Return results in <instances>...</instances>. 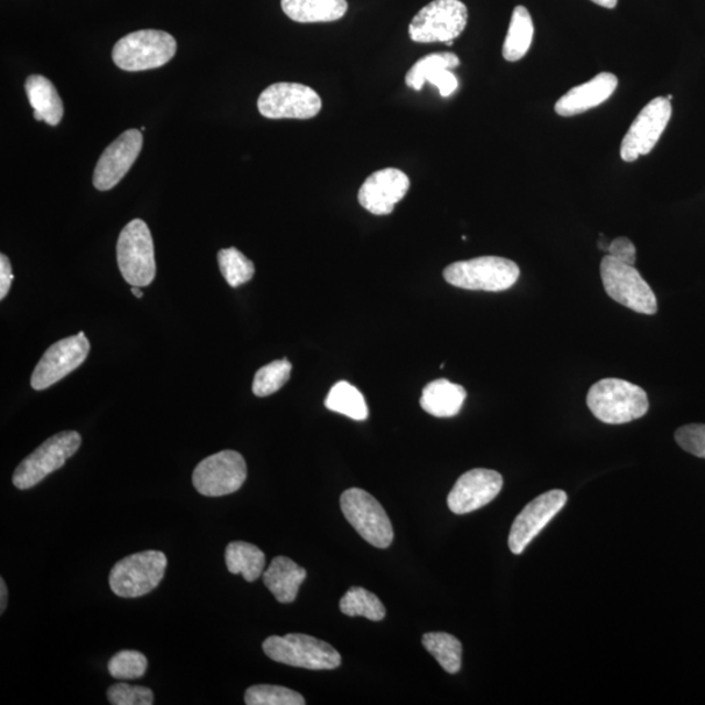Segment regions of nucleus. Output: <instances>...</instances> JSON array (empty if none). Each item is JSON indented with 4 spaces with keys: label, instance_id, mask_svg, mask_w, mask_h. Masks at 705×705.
<instances>
[{
    "label": "nucleus",
    "instance_id": "obj_30",
    "mask_svg": "<svg viewBox=\"0 0 705 705\" xmlns=\"http://www.w3.org/2000/svg\"><path fill=\"white\" fill-rule=\"evenodd\" d=\"M217 261L221 275L232 288H239L241 285L250 281L255 275L254 263L235 247L218 252Z\"/></svg>",
    "mask_w": 705,
    "mask_h": 705
},
{
    "label": "nucleus",
    "instance_id": "obj_4",
    "mask_svg": "<svg viewBox=\"0 0 705 705\" xmlns=\"http://www.w3.org/2000/svg\"><path fill=\"white\" fill-rule=\"evenodd\" d=\"M177 53V41L163 31L145 30L125 35L113 49V61L124 71H147L162 67Z\"/></svg>",
    "mask_w": 705,
    "mask_h": 705
},
{
    "label": "nucleus",
    "instance_id": "obj_3",
    "mask_svg": "<svg viewBox=\"0 0 705 705\" xmlns=\"http://www.w3.org/2000/svg\"><path fill=\"white\" fill-rule=\"evenodd\" d=\"M263 651L280 664L309 671H333L341 665L340 653L332 645L305 633L269 637L263 643Z\"/></svg>",
    "mask_w": 705,
    "mask_h": 705
},
{
    "label": "nucleus",
    "instance_id": "obj_11",
    "mask_svg": "<svg viewBox=\"0 0 705 705\" xmlns=\"http://www.w3.org/2000/svg\"><path fill=\"white\" fill-rule=\"evenodd\" d=\"M247 479V466L237 451L226 450L199 462L192 474L197 493L204 496H224L235 493Z\"/></svg>",
    "mask_w": 705,
    "mask_h": 705
},
{
    "label": "nucleus",
    "instance_id": "obj_20",
    "mask_svg": "<svg viewBox=\"0 0 705 705\" xmlns=\"http://www.w3.org/2000/svg\"><path fill=\"white\" fill-rule=\"evenodd\" d=\"M618 77L615 74L601 73L588 83L578 85L562 96L555 104V113L560 117H575L597 108L615 95Z\"/></svg>",
    "mask_w": 705,
    "mask_h": 705
},
{
    "label": "nucleus",
    "instance_id": "obj_15",
    "mask_svg": "<svg viewBox=\"0 0 705 705\" xmlns=\"http://www.w3.org/2000/svg\"><path fill=\"white\" fill-rule=\"evenodd\" d=\"M566 503L564 490H551L526 504L511 526L509 547L512 554H522Z\"/></svg>",
    "mask_w": 705,
    "mask_h": 705
},
{
    "label": "nucleus",
    "instance_id": "obj_19",
    "mask_svg": "<svg viewBox=\"0 0 705 705\" xmlns=\"http://www.w3.org/2000/svg\"><path fill=\"white\" fill-rule=\"evenodd\" d=\"M460 66L459 56L453 53H434L415 63L405 76V84L415 90H421L424 84L436 85L441 97H450L459 87L453 68Z\"/></svg>",
    "mask_w": 705,
    "mask_h": 705
},
{
    "label": "nucleus",
    "instance_id": "obj_32",
    "mask_svg": "<svg viewBox=\"0 0 705 705\" xmlns=\"http://www.w3.org/2000/svg\"><path fill=\"white\" fill-rule=\"evenodd\" d=\"M247 705H305L301 694L282 686L256 685L246 691Z\"/></svg>",
    "mask_w": 705,
    "mask_h": 705
},
{
    "label": "nucleus",
    "instance_id": "obj_12",
    "mask_svg": "<svg viewBox=\"0 0 705 705\" xmlns=\"http://www.w3.org/2000/svg\"><path fill=\"white\" fill-rule=\"evenodd\" d=\"M322 98L298 83H276L261 92L258 109L268 119H311L322 110Z\"/></svg>",
    "mask_w": 705,
    "mask_h": 705
},
{
    "label": "nucleus",
    "instance_id": "obj_21",
    "mask_svg": "<svg viewBox=\"0 0 705 705\" xmlns=\"http://www.w3.org/2000/svg\"><path fill=\"white\" fill-rule=\"evenodd\" d=\"M308 576L306 569L288 557H276L263 573V581L280 603L295 602L298 590Z\"/></svg>",
    "mask_w": 705,
    "mask_h": 705
},
{
    "label": "nucleus",
    "instance_id": "obj_39",
    "mask_svg": "<svg viewBox=\"0 0 705 705\" xmlns=\"http://www.w3.org/2000/svg\"><path fill=\"white\" fill-rule=\"evenodd\" d=\"M594 3L605 7V9H616L618 0H592Z\"/></svg>",
    "mask_w": 705,
    "mask_h": 705
},
{
    "label": "nucleus",
    "instance_id": "obj_40",
    "mask_svg": "<svg viewBox=\"0 0 705 705\" xmlns=\"http://www.w3.org/2000/svg\"><path fill=\"white\" fill-rule=\"evenodd\" d=\"M131 291H132V295L137 298H142V296H145L142 295V291L139 287H132Z\"/></svg>",
    "mask_w": 705,
    "mask_h": 705
},
{
    "label": "nucleus",
    "instance_id": "obj_33",
    "mask_svg": "<svg viewBox=\"0 0 705 705\" xmlns=\"http://www.w3.org/2000/svg\"><path fill=\"white\" fill-rule=\"evenodd\" d=\"M109 673L116 680H138L146 674L148 660L138 651H120L109 661Z\"/></svg>",
    "mask_w": 705,
    "mask_h": 705
},
{
    "label": "nucleus",
    "instance_id": "obj_13",
    "mask_svg": "<svg viewBox=\"0 0 705 705\" xmlns=\"http://www.w3.org/2000/svg\"><path fill=\"white\" fill-rule=\"evenodd\" d=\"M672 104L666 97L653 98L633 120L621 146V157L626 162H633L640 156H647L656 147L672 118Z\"/></svg>",
    "mask_w": 705,
    "mask_h": 705
},
{
    "label": "nucleus",
    "instance_id": "obj_8",
    "mask_svg": "<svg viewBox=\"0 0 705 705\" xmlns=\"http://www.w3.org/2000/svg\"><path fill=\"white\" fill-rule=\"evenodd\" d=\"M82 446L81 434L62 431L42 444L38 450L20 462L12 482L19 490L32 489L49 474L61 469Z\"/></svg>",
    "mask_w": 705,
    "mask_h": 705
},
{
    "label": "nucleus",
    "instance_id": "obj_29",
    "mask_svg": "<svg viewBox=\"0 0 705 705\" xmlns=\"http://www.w3.org/2000/svg\"><path fill=\"white\" fill-rule=\"evenodd\" d=\"M340 610L348 617H365L380 622L386 617V608L374 594L361 587H352L340 601Z\"/></svg>",
    "mask_w": 705,
    "mask_h": 705
},
{
    "label": "nucleus",
    "instance_id": "obj_17",
    "mask_svg": "<svg viewBox=\"0 0 705 705\" xmlns=\"http://www.w3.org/2000/svg\"><path fill=\"white\" fill-rule=\"evenodd\" d=\"M142 148L139 130H127L105 149L97 162L94 184L99 191L116 188L137 161Z\"/></svg>",
    "mask_w": 705,
    "mask_h": 705
},
{
    "label": "nucleus",
    "instance_id": "obj_26",
    "mask_svg": "<svg viewBox=\"0 0 705 705\" xmlns=\"http://www.w3.org/2000/svg\"><path fill=\"white\" fill-rule=\"evenodd\" d=\"M533 34L534 25L530 11L524 6L515 7L503 44V58L509 62L523 60L530 52Z\"/></svg>",
    "mask_w": 705,
    "mask_h": 705
},
{
    "label": "nucleus",
    "instance_id": "obj_10",
    "mask_svg": "<svg viewBox=\"0 0 705 705\" xmlns=\"http://www.w3.org/2000/svg\"><path fill=\"white\" fill-rule=\"evenodd\" d=\"M468 9L460 0H434L412 20L410 39L418 44L450 42L464 32Z\"/></svg>",
    "mask_w": 705,
    "mask_h": 705
},
{
    "label": "nucleus",
    "instance_id": "obj_41",
    "mask_svg": "<svg viewBox=\"0 0 705 705\" xmlns=\"http://www.w3.org/2000/svg\"><path fill=\"white\" fill-rule=\"evenodd\" d=\"M666 98L669 99V102H672L673 95H669Z\"/></svg>",
    "mask_w": 705,
    "mask_h": 705
},
{
    "label": "nucleus",
    "instance_id": "obj_31",
    "mask_svg": "<svg viewBox=\"0 0 705 705\" xmlns=\"http://www.w3.org/2000/svg\"><path fill=\"white\" fill-rule=\"evenodd\" d=\"M291 363L287 360L274 361L256 372L253 392L258 397L274 395L290 380Z\"/></svg>",
    "mask_w": 705,
    "mask_h": 705
},
{
    "label": "nucleus",
    "instance_id": "obj_27",
    "mask_svg": "<svg viewBox=\"0 0 705 705\" xmlns=\"http://www.w3.org/2000/svg\"><path fill=\"white\" fill-rule=\"evenodd\" d=\"M324 404L327 409L340 413L355 421H365L368 417L365 397L353 384L345 381L334 384Z\"/></svg>",
    "mask_w": 705,
    "mask_h": 705
},
{
    "label": "nucleus",
    "instance_id": "obj_25",
    "mask_svg": "<svg viewBox=\"0 0 705 705\" xmlns=\"http://www.w3.org/2000/svg\"><path fill=\"white\" fill-rule=\"evenodd\" d=\"M225 562L231 574L242 575L246 581L253 583L265 573L266 554L258 546L233 541L226 547Z\"/></svg>",
    "mask_w": 705,
    "mask_h": 705
},
{
    "label": "nucleus",
    "instance_id": "obj_36",
    "mask_svg": "<svg viewBox=\"0 0 705 705\" xmlns=\"http://www.w3.org/2000/svg\"><path fill=\"white\" fill-rule=\"evenodd\" d=\"M608 255L619 261L626 263V265L635 266L637 247L629 238L619 237L611 241L608 248Z\"/></svg>",
    "mask_w": 705,
    "mask_h": 705
},
{
    "label": "nucleus",
    "instance_id": "obj_16",
    "mask_svg": "<svg viewBox=\"0 0 705 705\" xmlns=\"http://www.w3.org/2000/svg\"><path fill=\"white\" fill-rule=\"evenodd\" d=\"M503 477L496 470L477 468L469 470L456 481L447 503L456 515H466L485 508L500 495Z\"/></svg>",
    "mask_w": 705,
    "mask_h": 705
},
{
    "label": "nucleus",
    "instance_id": "obj_37",
    "mask_svg": "<svg viewBox=\"0 0 705 705\" xmlns=\"http://www.w3.org/2000/svg\"><path fill=\"white\" fill-rule=\"evenodd\" d=\"M13 281L12 267L4 254L0 255V299H4Z\"/></svg>",
    "mask_w": 705,
    "mask_h": 705
},
{
    "label": "nucleus",
    "instance_id": "obj_35",
    "mask_svg": "<svg viewBox=\"0 0 705 705\" xmlns=\"http://www.w3.org/2000/svg\"><path fill=\"white\" fill-rule=\"evenodd\" d=\"M675 441L686 452L705 459V425L691 424L675 431Z\"/></svg>",
    "mask_w": 705,
    "mask_h": 705
},
{
    "label": "nucleus",
    "instance_id": "obj_38",
    "mask_svg": "<svg viewBox=\"0 0 705 705\" xmlns=\"http://www.w3.org/2000/svg\"><path fill=\"white\" fill-rule=\"evenodd\" d=\"M7 595H9V592H7L6 581L2 578L0 579V612H2V615L7 608Z\"/></svg>",
    "mask_w": 705,
    "mask_h": 705
},
{
    "label": "nucleus",
    "instance_id": "obj_28",
    "mask_svg": "<svg viewBox=\"0 0 705 705\" xmlns=\"http://www.w3.org/2000/svg\"><path fill=\"white\" fill-rule=\"evenodd\" d=\"M423 644L447 673L460 672L462 645L458 638L446 632H427L423 637Z\"/></svg>",
    "mask_w": 705,
    "mask_h": 705
},
{
    "label": "nucleus",
    "instance_id": "obj_18",
    "mask_svg": "<svg viewBox=\"0 0 705 705\" xmlns=\"http://www.w3.org/2000/svg\"><path fill=\"white\" fill-rule=\"evenodd\" d=\"M410 181L402 170L388 168L377 170L363 182L359 202L375 216H387L398 202L408 194Z\"/></svg>",
    "mask_w": 705,
    "mask_h": 705
},
{
    "label": "nucleus",
    "instance_id": "obj_6",
    "mask_svg": "<svg viewBox=\"0 0 705 705\" xmlns=\"http://www.w3.org/2000/svg\"><path fill=\"white\" fill-rule=\"evenodd\" d=\"M167 555L147 551L128 555L111 568L109 584L114 595L137 598L151 594L165 576Z\"/></svg>",
    "mask_w": 705,
    "mask_h": 705
},
{
    "label": "nucleus",
    "instance_id": "obj_5",
    "mask_svg": "<svg viewBox=\"0 0 705 705\" xmlns=\"http://www.w3.org/2000/svg\"><path fill=\"white\" fill-rule=\"evenodd\" d=\"M120 274L131 287L145 288L156 277L154 246L151 231L137 218L120 232L117 244Z\"/></svg>",
    "mask_w": 705,
    "mask_h": 705
},
{
    "label": "nucleus",
    "instance_id": "obj_1",
    "mask_svg": "<svg viewBox=\"0 0 705 705\" xmlns=\"http://www.w3.org/2000/svg\"><path fill=\"white\" fill-rule=\"evenodd\" d=\"M587 405L597 419L609 425L635 421L650 410V402L642 387L616 377L595 383L588 392Z\"/></svg>",
    "mask_w": 705,
    "mask_h": 705
},
{
    "label": "nucleus",
    "instance_id": "obj_14",
    "mask_svg": "<svg viewBox=\"0 0 705 705\" xmlns=\"http://www.w3.org/2000/svg\"><path fill=\"white\" fill-rule=\"evenodd\" d=\"M90 344L84 332L56 341L47 349L35 366L31 384L35 391L46 389L58 383L64 376L81 367L87 360Z\"/></svg>",
    "mask_w": 705,
    "mask_h": 705
},
{
    "label": "nucleus",
    "instance_id": "obj_7",
    "mask_svg": "<svg viewBox=\"0 0 705 705\" xmlns=\"http://www.w3.org/2000/svg\"><path fill=\"white\" fill-rule=\"evenodd\" d=\"M601 279L608 296L624 308L644 316L658 312V298L635 266L626 265L610 255L603 256Z\"/></svg>",
    "mask_w": 705,
    "mask_h": 705
},
{
    "label": "nucleus",
    "instance_id": "obj_2",
    "mask_svg": "<svg viewBox=\"0 0 705 705\" xmlns=\"http://www.w3.org/2000/svg\"><path fill=\"white\" fill-rule=\"evenodd\" d=\"M444 276L456 288L495 293L514 287L520 277V268L515 261L501 256H480L453 263L445 269Z\"/></svg>",
    "mask_w": 705,
    "mask_h": 705
},
{
    "label": "nucleus",
    "instance_id": "obj_24",
    "mask_svg": "<svg viewBox=\"0 0 705 705\" xmlns=\"http://www.w3.org/2000/svg\"><path fill=\"white\" fill-rule=\"evenodd\" d=\"M285 15L297 23H331L343 19L346 0H281Z\"/></svg>",
    "mask_w": 705,
    "mask_h": 705
},
{
    "label": "nucleus",
    "instance_id": "obj_22",
    "mask_svg": "<svg viewBox=\"0 0 705 705\" xmlns=\"http://www.w3.org/2000/svg\"><path fill=\"white\" fill-rule=\"evenodd\" d=\"M466 398L467 391L460 384L438 380L427 384L419 404L434 417L450 418L459 415Z\"/></svg>",
    "mask_w": 705,
    "mask_h": 705
},
{
    "label": "nucleus",
    "instance_id": "obj_34",
    "mask_svg": "<svg viewBox=\"0 0 705 705\" xmlns=\"http://www.w3.org/2000/svg\"><path fill=\"white\" fill-rule=\"evenodd\" d=\"M108 699L114 705H152L154 696L151 688L116 683L108 690Z\"/></svg>",
    "mask_w": 705,
    "mask_h": 705
},
{
    "label": "nucleus",
    "instance_id": "obj_23",
    "mask_svg": "<svg viewBox=\"0 0 705 705\" xmlns=\"http://www.w3.org/2000/svg\"><path fill=\"white\" fill-rule=\"evenodd\" d=\"M25 92L34 109L35 120H44L50 126H58L63 118L64 108L58 90L49 78L32 75L26 78Z\"/></svg>",
    "mask_w": 705,
    "mask_h": 705
},
{
    "label": "nucleus",
    "instance_id": "obj_9",
    "mask_svg": "<svg viewBox=\"0 0 705 705\" xmlns=\"http://www.w3.org/2000/svg\"><path fill=\"white\" fill-rule=\"evenodd\" d=\"M340 508L349 524L370 545L387 548L394 541V528L387 512L367 491L348 489L340 498Z\"/></svg>",
    "mask_w": 705,
    "mask_h": 705
}]
</instances>
